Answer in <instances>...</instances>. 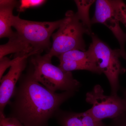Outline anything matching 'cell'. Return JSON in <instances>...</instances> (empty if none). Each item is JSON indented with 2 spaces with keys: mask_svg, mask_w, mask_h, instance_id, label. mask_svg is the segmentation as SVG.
I'll return each mask as SVG.
<instances>
[{
  "mask_svg": "<svg viewBox=\"0 0 126 126\" xmlns=\"http://www.w3.org/2000/svg\"><path fill=\"white\" fill-rule=\"evenodd\" d=\"M10 102V117L25 126H47L60 107L73 96L74 92L57 93L47 89L34 78L32 69L21 77Z\"/></svg>",
  "mask_w": 126,
  "mask_h": 126,
  "instance_id": "6da1fadb",
  "label": "cell"
},
{
  "mask_svg": "<svg viewBox=\"0 0 126 126\" xmlns=\"http://www.w3.org/2000/svg\"><path fill=\"white\" fill-rule=\"evenodd\" d=\"M56 33L52 35L53 44L47 54L52 58L73 50L86 51L83 35L91 33L84 26L76 13L68 11Z\"/></svg>",
  "mask_w": 126,
  "mask_h": 126,
  "instance_id": "7a4b0ae2",
  "label": "cell"
},
{
  "mask_svg": "<svg viewBox=\"0 0 126 126\" xmlns=\"http://www.w3.org/2000/svg\"><path fill=\"white\" fill-rule=\"evenodd\" d=\"M52 59L47 54L32 58V70L34 78L54 92L59 90L77 92L81 86L80 83L74 78L71 72L64 71L52 64Z\"/></svg>",
  "mask_w": 126,
  "mask_h": 126,
  "instance_id": "3957f363",
  "label": "cell"
},
{
  "mask_svg": "<svg viewBox=\"0 0 126 126\" xmlns=\"http://www.w3.org/2000/svg\"><path fill=\"white\" fill-rule=\"evenodd\" d=\"M92 43L89 50L92 54L99 70L107 78L111 89V95H117L119 88V76L126 72L119 58L122 57L120 49H112L93 33Z\"/></svg>",
  "mask_w": 126,
  "mask_h": 126,
  "instance_id": "277c9868",
  "label": "cell"
},
{
  "mask_svg": "<svg viewBox=\"0 0 126 126\" xmlns=\"http://www.w3.org/2000/svg\"><path fill=\"white\" fill-rule=\"evenodd\" d=\"M63 19L55 21L38 22L23 19L14 16L12 26L21 38L35 50L50 49V41L53 32L59 29Z\"/></svg>",
  "mask_w": 126,
  "mask_h": 126,
  "instance_id": "5b68a950",
  "label": "cell"
},
{
  "mask_svg": "<svg viewBox=\"0 0 126 126\" xmlns=\"http://www.w3.org/2000/svg\"><path fill=\"white\" fill-rule=\"evenodd\" d=\"M101 86L97 84L86 94V101L92 105L87 110L94 119L102 121L106 118L114 119L126 113V101L117 95L107 96Z\"/></svg>",
  "mask_w": 126,
  "mask_h": 126,
  "instance_id": "8992f818",
  "label": "cell"
},
{
  "mask_svg": "<svg viewBox=\"0 0 126 126\" xmlns=\"http://www.w3.org/2000/svg\"><path fill=\"white\" fill-rule=\"evenodd\" d=\"M119 23L113 1H96L95 13L91 20V23L92 24L101 23L112 31L119 43L122 58L126 60V33L120 27Z\"/></svg>",
  "mask_w": 126,
  "mask_h": 126,
  "instance_id": "52a82bcc",
  "label": "cell"
},
{
  "mask_svg": "<svg viewBox=\"0 0 126 126\" xmlns=\"http://www.w3.org/2000/svg\"><path fill=\"white\" fill-rule=\"evenodd\" d=\"M27 56L14 63L7 74L0 79V112L4 113L6 106L9 104L14 96L16 84L21 77L27 64Z\"/></svg>",
  "mask_w": 126,
  "mask_h": 126,
  "instance_id": "ba28073f",
  "label": "cell"
},
{
  "mask_svg": "<svg viewBox=\"0 0 126 126\" xmlns=\"http://www.w3.org/2000/svg\"><path fill=\"white\" fill-rule=\"evenodd\" d=\"M61 126H108L94 119L87 111L76 113L59 110L55 116Z\"/></svg>",
  "mask_w": 126,
  "mask_h": 126,
  "instance_id": "9c48e42d",
  "label": "cell"
},
{
  "mask_svg": "<svg viewBox=\"0 0 126 126\" xmlns=\"http://www.w3.org/2000/svg\"><path fill=\"white\" fill-rule=\"evenodd\" d=\"M18 4L14 0H0V38L13 37L15 32L12 30V23L14 15L13 10Z\"/></svg>",
  "mask_w": 126,
  "mask_h": 126,
  "instance_id": "30bf717a",
  "label": "cell"
},
{
  "mask_svg": "<svg viewBox=\"0 0 126 126\" xmlns=\"http://www.w3.org/2000/svg\"><path fill=\"white\" fill-rule=\"evenodd\" d=\"M34 50L33 47L21 38L16 32L13 37L9 39L8 43L0 46V59L12 53L25 55Z\"/></svg>",
  "mask_w": 126,
  "mask_h": 126,
  "instance_id": "8fae6325",
  "label": "cell"
},
{
  "mask_svg": "<svg viewBox=\"0 0 126 126\" xmlns=\"http://www.w3.org/2000/svg\"><path fill=\"white\" fill-rule=\"evenodd\" d=\"M77 5L78 11L77 14L78 17L84 26L91 33H92L91 27L92 23L89 17V8L95 0H76L74 1Z\"/></svg>",
  "mask_w": 126,
  "mask_h": 126,
  "instance_id": "7c38bea8",
  "label": "cell"
},
{
  "mask_svg": "<svg viewBox=\"0 0 126 126\" xmlns=\"http://www.w3.org/2000/svg\"><path fill=\"white\" fill-rule=\"evenodd\" d=\"M40 53V51L36 50L28 54L25 55H18L12 60H11L6 57H4L1 59H0V79L3 77V75L6 69L9 67H11L12 65L17 61L27 56H30L32 55L38 54Z\"/></svg>",
  "mask_w": 126,
  "mask_h": 126,
  "instance_id": "4fadbf2b",
  "label": "cell"
},
{
  "mask_svg": "<svg viewBox=\"0 0 126 126\" xmlns=\"http://www.w3.org/2000/svg\"><path fill=\"white\" fill-rule=\"evenodd\" d=\"M113 1L119 22L123 23L126 28V4L122 0Z\"/></svg>",
  "mask_w": 126,
  "mask_h": 126,
  "instance_id": "5bb4252c",
  "label": "cell"
},
{
  "mask_svg": "<svg viewBox=\"0 0 126 126\" xmlns=\"http://www.w3.org/2000/svg\"><path fill=\"white\" fill-rule=\"evenodd\" d=\"M46 2V0H21L18 7V11L19 12H23L29 8L40 6Z\"/></svg>",
  "mask_w": 126,
  "mask_h": 126,
  "instance_id": "9a60e30c",
  "label": "cell"
},
{
  "mask_svg": "<svg viewBox=\"0 0 126 126\" xmlns=\"http://www.w3.org/2000/svg\"><path fill=\"white\" fill-rule=\"evenodd\" d=\"M0 126H25L14 118L6 117L3 113L0 112Z\"/></svg>",
  "mask_w": 126,
  "mask_h": 126,
  "instance_id": "2e32d148",
  "label": "cell"
},
{
  "mask_svg": "<svg viewBox=\"0 0 126 126\" xmlns=\"http://www.w3.org/2000/svg\"><path fill=\"white\" fill-rule=\"evenodd\" d=\"M110 126H126V113L113 119Z\"/></svg>",
  "mask_w": 126,
  "mask_h": 126,
  "instance_id": "e0dca14e",
  "label": "cell"
},
{
  "mask_svg": "<svg viewBox=\"0 0 126 126\" xmlns=\"http://www.w3.org/2000/svg\"><path fill=\"white\" fill-rule=\"evenodd\" d=\"M123 96H124V98L126 101V89L124 90L123 92Z\"/></svg>",
  "mask_w": 126,
  "mask_h": 126,
  "instance_id": "ac0fdd59",
  "label": "cell"
}]
</instances>
